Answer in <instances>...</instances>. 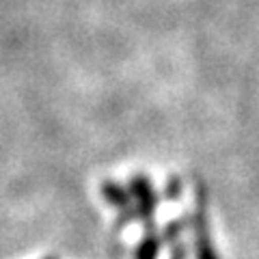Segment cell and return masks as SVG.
<instances>
[{
	"label": "cell",
	"mask_w": 259,
	"mask_h": 259,
	"mask_svg": "<svg viewBox=\"0 0 259 259\" xmlns=\"http://www.w3.org/2000/svg\"><path fill=\"white\" fill-rule=\"evenodd\" d=\"M130 194H132L136 199V203H139L136 214L145 218V221H149L153 212H156V194H153V188H151L147 177L145 175L132 177V182H130Z\"/></svg>",
	"instance_id": "obj_1"
},
{
	"label": "cell",
	"mask_w": 259,
	"mask_h": 259,
	"mask_svg": "<svg viewBox=\"0 0 259 259\" xmlns=\"http://www.w3.org/2000/svg\"><path fill=\"white\" fill-rule=\"evenodd\" d=\"M160 253V238L158 236H145L143 242L136 246V253L134 259H156Z\"/></svg>",
	"instance_id": "obj_4"
},
{
	"label": "cell",
	"mask_w": 259,
	"mask_h": 259,
	"mask_svg": "<svg viewBox=\"0 0 259 259\" xmlns=\"http://www.w3.org/2000/svg\"><path fill=\"white\" fill-rule=\"evenodd\" d=\"M102 194L108 199V203H112L117 209H127V205H130V194L115 182L102 184Z\"/></svg>",
	"instance_id": "obj_3"
},
{
	"label": "cell",
	"mask_w": 259,
	"mask_h": 259,
	"mask_svg": "<svg viewBox=\"0 0 259 259\" xmlns=\"http://www.w3.org/2000/svg\"><path fill=\"white\" fill-rule=\"evenodd\" d=\"M197 225H194V250H197V259H218L214 248H212V240H209V231H207V223L203 216V209L197 214Z\"/></svg>",
	"instance_id": "obj_2"
},
{
	"label": "cell",
	"mask_w": 259,
	"mask_h": 259,
	"mask_svg": "<svg viewBox=\"0 0 259 259\" xmlns=\"http://www.w3.org/2000/svg\"><path fill=\"white\" fill-rule=\"evenodd\" d=\"M46 259H54V257H46Z\"/></svg>",
	"instance_id": "obj_5"
}]
</instances>
